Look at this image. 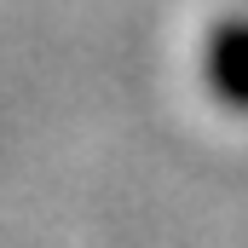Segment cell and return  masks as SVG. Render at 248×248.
Wrapping results in <instances>:
<instances>
[{"instance_id":"cell-1","label":"cell","mask_w":248,"mask_h":248,"mask_svg":"<svg viewBox=\"0 0 248 248\" xmlns=\"http://www.w3.org/2000/svg\"><path fill=\"white\" fill-rule=\"evenodd\" d=\"M202 81L214 104L248 116V17H225L202 41Z\"/></svg>"}]
</instances>
